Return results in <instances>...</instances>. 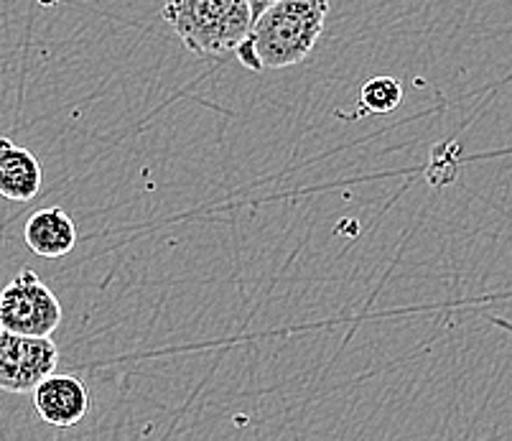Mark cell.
<instances>
[{
    "label": "cell",
    "mask_w": 512,
    "mask_h": 441,
    "mask_svg": "<svg viewBox=\"0 0 512 441\" xmlns=\"http://www.w3.org/2000/svg\"><path fill=\"white\" fill-rule=\"evenodd\" d=\"M273 3H276V0H250V13H253V23H255V18H258L260 13L265 11V8L273 6Z\"/></svg>",
    "instance_id": "obj_9"
},
{
    "label": "cell",
    "mask_w": 512,
    "mask_h": 441,
    "mask_svg": "<svg viewBox=\"0 0 512 441\" xmlns=\"http://www.w3.org/2000/svg\"><path fill=\"white\" fill-rule=\"evenodd\" d=\"M329 0H276L265 8L235 54L250 72H276L304 62L324 34Z\"/></svg>",
    "instance_id": "obj_1"
},
{
    "label": "cell",
    "mask_w": 512,
    "mask_h": 441,
    "mask_svg": "<svg viewBox=\"0 0 512 441\" xmlns=\"http://www.w3.org/2000/svg\"><path fill=\"white\" fill-rule=\"evenodd\" d=\"M59 347L51 337H31L0 327V391L34 393L36 385L57 373Z\"/></svg>",
    "instance_id": "obj_4"
},
{
    "label": "cell",
    "mask_w": 512,
    "mask_h": 441,
    "mask_svg": "<svg viewBox=\"0 0 512 441\" xmlns=\"http://www.w3.org/2000/svg\"><path fill=\"white\" fill-rule=\"evenodd\" d=\"M23 240L39 258H64L77 245V227L62 207L36 210L23 227Z\"/></svg>",
    "instance_id": "obj_7"
},
{
    "label": "cell",
    "mask_w": 512,
    "mask_h": 441,
    "mask_svg": "<svg viewBox=\"0 0 512 441\" xmlns=\"http://www.w3.org/2000/svg\"><path fill=\"white\" fill-rule=\"evenodd\" d=\"M44 171L29 148L0 136V197L8 202H31L41 192Z\"/></svg>",
    "instance_id": "obj_6"
},
{
    "label": "cell",
    "mask_w": 512,
    "mask_h": 441,
    "mask_svg": "<svg viewBox=\"0 0 512 441\" xmlns=\"http://www.w3.org/2000/svg\"><path fill=\"white\" fill-rule=\"evenodd\" d=\"M34 406L41 421L57 429L77 426L90 413V391L77 375L51 373L34 388Z\"/></svg>",
    "instance_id": "obj_5"
},
{
    "label": "cell",
    "mask_w": 512,
    "mask_h": 441,
    "mask_svg": "<svg viewBox=\"0 0 512 441\" xmlns=\"http://www.w3.org/2000/svg\"><path fill=\"white\" fill-rule=\"evenodd\" d=\"M62 324L57 294L31 268H23L0 291V327L31 337H51Z\"/></svg>",
    "instance_id": "obj_3"
},
{
    "label": "cell",
    "mask_w": 512,
    "mask_h": 441,
    "mask_svg": "<svg viewBox=\"0 0 512 441\" xmlns=\"http://www.w3.org/2000/svg\"><path fill=\"white\" fill-rule=\"evenodd\" d=\"M164 21L197 57L235 51L253 26L250 0H166Z\"/></svg>",
    "instance_id": "obj_2"
},
{
    "label": "cell",
    "mask_w": 512,
    "mask_h": 441,
    "mask_svg": "<svg viewBox=\"0 0 512 441\" xmlns=\"http://www.w3.org/2000/svg\"><path fill=\"white\" fill-rule=\"evenodd\" d=\"M403 102V85L395 77H372L360 92V105L370 115H388Z\"/></svg>",
    "instance_id": "obj_8"
}]
</instances>
